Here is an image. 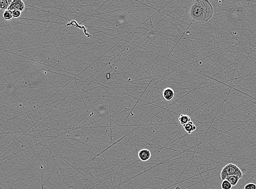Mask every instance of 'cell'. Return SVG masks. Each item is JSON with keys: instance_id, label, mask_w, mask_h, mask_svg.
Returning a JSON list of instances; mask_svg holds the SVG:
<instances>
[{"instance_id": "obj_1", "label": "cell", "mask_w": 256, "mask_h": 189, "mask_svg": "<svg viewBox=\"0 0 256 189\" xmlns=\"http://www.w3.org/2000/svg\"><path fill=\"white\" fill-rule=\"evenodd\" d=\"M189 13L192 22L202 24L206 23L211 19L214 14V9L209 1L196 0L191 3Z\"/></svg>"}, {"instance_id": "obj_2", "label": "cell", "mask_w": 256, "mask_h": 189, "mask_svg": "<svg viewBox=\"0 0 256 189\" xmlns=\"http://www.w3.org/2000/svg\"><path fill=\"white\" fill-rule=\"evenodd\" d=\"M230 175H236L241 179L243 174L242 171L238 166L235 164H229L222 168L220 174V177L221 180H226L227 178Z\"/></svg>"}, {"instance_id": "obj_3", "label": "cell", "mask_w": 256, "mask_h": 189, "mask_svg": "<svg viewBox=\"0 0 256 189\" xmlns=\"http://www.w3.org/2000/svg\"><path fill=\"white\" fill-rule=\"evenodd\" d=\"M25 8V5L23 1L13 0L9 8H8V10H11L12 12L14 10H19L22 12Z\"/></svg>"}, {"instance_id": "obj_4", "label": "cell", "mask_w": 256, "mask_h": 189, "mask_svg": "<svg viewBox=\"0 0 256 189\" xmlns=\"http://www.w3.org/2000/svg\"><path fill=\"white\" fill-rule=\"evenodd\" d=\"M151 154L150 150L146 149H143L138 152L139 159L142 162H147L150 160Z\"/></svg>"}, {"instance_id": "obj_5", "label": "cell", "mask_w": 256, "mask_h": 189, "mask_svg": "<svg viewBox=\"0 0 256 189\" xmlns=\"http://www.w3.org/2000/svg\"><path fill=\"white\" fill-rule=\"evenodd\" d=\"M175 93L173 89L167 87L162 92V96L166 101H171L174 98Z\"/></svg>"}, {"instance_id": "obj_6", "label": "cell", "mask_w": 256, "mask_h": 189, "mask_svg": "<svg viewBox=\"0 0 256 189\" xmlns=\"http://www.w3.org/2000/svg\"><path fill=\"white\" fill-rule=\"evenodd\" d=\"M183 127H184V129H185V131L189 134H191L192 132L196 131L197 129L196 126L192 121L188 123L184 126H183Z\"/></svg>"}, {"instance_id": "obj_7", "label": "cell", "mask_w": 256, "mask_h": 189, "mask_svg": "<svg viewBox=\"0 0 256 189\" xmlns=\"http://www.w3.org/2000/svg\"><path fill=\"white\" fill-rule=\"evenodd\" d=\"M179 121L180 122V124L182 126H184L188 123L191 122V120L189 116L182 114L180 115V117L179 118Z\"/></svg>"}, {"instance_id": "obj_8", "label": "cell", "mask_w": 256, "mask_h": 189, "mask_svg": "<svg viewBox=\"0 0 256 189\" xmlns=\"http://www.w3.org/2000/svg\"><path fill=\"white\" fill-rule=\"evenodd\" d=\"M240 179V178L236 175H230L226 178V180L231 183L232 187H235V185H236Z\"/></svg>"}, {"instance_id": "obj_9", "label": "cell", "mask_w": 256, "mask_h": 189, "mask_svg": "<svg viewBox=\"0 0 256 189\" xmlns=\"http://www.w3.org/2000/svg\"><path fill=\"white\" fill-rule=\"evenodd\" d=\"M12 0H1V5H0V8L1 10H6V9L8 10V8H9L11 4L12 3Z\"/></svg>"}, {"instance_id": "obj_10", "label": "cell", "mask_w": 256, "mask_h": 189, "mask_svg": "<svg viewBox=\"0 0 256 189\" xmlns=\"http://www.w3.org/2000/svg\"><path fill=\"white\" fill-rule=\"evenodd\" d=\"M3 18L5 20H7V21H9V20H12V19L13 18L12 11L9 10H5V12H3Z\"/></svg>"}, {"instance_id": "obj_11", "label": "cell", "mask_w": 256, "mask_h": 189, "mask_svg": "<svg viewBox=\"0 0 256 189\" xmlns=\"http://www.w3.org/2000/svg\"><path fill=\"white\" fill-rule=\"evenodd\" d=\"M222 189H231L232 188V185L231 184V183L229 182L228 180H224L222 181L221 185Z\"/></svg>"}, {"instance_id": "obj_12", "label": "cell", "mask_w": 256, "mask_h": 189, "mask_svg": "<svg viewBox=\"0 0 256 189\" xmlns=\"http://www.w3.org/2000/svg\"><path fill=\"white\" fill-rule=\"evenodd\" d=\"M22 12L19 10H14L12 12L13 18H19L21 16Z\"/></svg>"}, {"instance_id": "obj_13", "label": "cell", "mask_w": 256, "mask_h": 189, "mask_svg": "<svg viewBox=\"0 0 256 189\" xmlns=\"http://www.w3.org/2000/svg\"><path fill=\"white\" fill-rule=\"evenodd\" d=\"M244 189H256V184L254 183H249L245 186Z\"/></svg>"}, {"instance_id": "obj_14", "label": "cell", "mask_w": 256, "mask_h": 189, "mask_svg": "<svg viewBox=\"0 0 256 189\" xmlns=\"http://www.w3.org/2000/svg\"><path fill=\"white\" fill-rule=\"evenodd\" d=\"M180 189V187H176V189Z\"/></svg>"}]
</instances>
